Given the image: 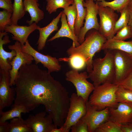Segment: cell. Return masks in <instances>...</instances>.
Instances as JSON below:
<instances>
[{
  "label": "cell",
  "instance_id": "28",
  "mask_svg": "<svg viewBox=\"0 0 132 132\" xmlns=\"http://www.w3.org/2000/svg\"><path fill=\"white\" fill-rule=\"evenodd\" d=\"M63 11L67 16L69 27L72 32L75 34L74 25L75 21L77 17V11L75 3L64 9Z\"/></svg>",
  "mask_w": 132,
  "mask_h": 132
},
{
  "label": "cell",
  "instance_id": "7",
  "mask_svg": "<svg viewBox=\"0 0 132 132\" xmlns=\"http://www.w3.org/2000/svg\"><path fill=\"white\" fill-rule=\"evenodd\" d=\"M111 50L115 69L113 83L117 85L132 72V56L121 51Z\"/></svg>",
  "mask_w": 132,
  "mask_h": 132
},
{
  "label": "cell",
  "instance_id": "19",
  "mask_svg": "<svg viewBox=\"0 0 132 132\" xmlns=\"http://www.w3.org/2000/svg\"><path fill=\"white\" fill-rule=\"evenodd\" d=\"M38 0H23V4L25 12H28L31 17L30 20L26 21L29 25L34 22L37 24L44 17L43 11L40 9Z\"/></svg>",
  "mask_w": 132,
  "mask_h": 132
},
{
  "label": "cell",
  "instance_id": "35",
  "mask_svg": "<svg viewBox=\"0 0 132 132\" xmlns=\"http://www.w3.org/2000/svg\"><path fill=\"white\" fill-rule=\"evenodd\" d=\"M70 130L72 132H88L87 125L82 117L71 127Z\"/></svg>",
  "mask_w": 132,
  "mask_h": 132
},
{
  "label": "cell",
  "instance_id": "20",
  "mask_svg": "<svg viewBox=\"0 0 132 132\" xmlns=\"http://www.w3.org/2000/svg\"><path fill=\"white\" fill-rule=\"evenodd\" d=\"M66 16L62 11L61 18V27L55 35L48 40L47 41H52L60 37H66L73 41L72 46L76 47L78 46L80 44L79 42L78 37L75 34L72 32L69 27Z\"/></svg>",
  "mask_w": 132,
  "mask_h": 132
},
{
  "label": "cell",
  "instance_id": "1",
  "mask_svg": "<svg viewBox=\"0 0 132 132\" xmlns=\"http://www.w3.org/2000/svg\"><path fill=\"white\" fill-rule=\"evenodd\" d=\"M50 73L36 64L22 65L15 80L16 96L12 106L21 105L30 111L43 105L55 127H60L67 115L70 98L66 88Z\"/></svg>",
  "mask_w": 132,
  "mask_h": 132
},
{
  "label": "cell",
  "instance_id": "38",
  "mask_svg": "<svg viewBox=\"0 0 132 132\" xmlns=\"http://www.w3.org/2000/svg\"><path fill=\"white\" fill-rule=\"evenodd\" d=\"M9 123L6 121L0 123V132H9Z\"/></svg>",
  "mask_w": 132,
  "mask_h": 132
},
{
  "label": "cell",
  "instance_id": "25",
  "mask_svg": "<svg viewBox=\"0 0 132 132\" xmlns=\"http://www.w3.org/2000/svg\"><path fill=\"white\" fill-rule=\"evenodd\" d=\"M9 132H33L32 129L24 123L22 117L11 120Z\"/></svg>",
  "mask_w": 132,
  "mask_h": 132
},
{
  "label": "cell",
  "instance_id": "32",
  "mask_svg": "<svg viewBox=\"0 0 132 132\" xmlns=\"http://www.w3.org/2000/svg\"><path fill=\"white\" fill-rule=\"evenodd\" d=\"M67 60L72 68L78 70L84 68L86 65L83 57L77 54H74L70 55Z\"/></svg>",
  "mask_w": 132,
  "mask_h": 132
},
{
  "label": "cell",
  "instance_id": "22",
  "mask_svg": "<svg viewBox=\"0 0 132 132\" xmlns=\"http://www.w3.org/2000/svg\"><path fill=\"white\" fill-rule=\"evenodd\" d=\"M75 3L77 11V16L74 25L75 34L78 37L81 28L83 27L84 21L86 14V8L83 6L85 0H73Z\"/></svg>",
  "mask_w": 132,
  "mask_h": 132
},
{
  "label": "cell",
  "instance_id": "3",
  "mask_svg": "<svg viewBox=\"0 0 132 132\" xmlns=\"http://www.w3.org/2000/svg\"><path fill=\"white\" fill-rule=\"evenodd\" d=\"M107 50L104 57L93 60L92 70L89 73L88 77L95 87L113 83L115 74L114 57L112 50Z\"/></svg>",
  "mask_w": 132,
  "mask_h": 132
},
{
  "label": "cell",
  "instance_id": "24",
  "mask_svg": "<svg viewBox=\"0 0 132 132\" xmlns=\"http://www.w3.org/2000/svg\"><path fill=\"white\" fill-rule=\"evenodd\" d=\"M13 7L11 25H17L18 21L24 16L26 12L23 0H14Z\"/></svg>",
  "mask_w": 132,
  "mask_h": 132
},
{
  "label": "cell",
  "instance_id": "40",
  "mask_svg": "<svg viewBox=\"0 0 132 132\" xmlns=\"http://www.w3.org/2000/svg\"><path fill=\"white\" fill-rule=\"evenodd\" d=\"M129 17L128 25L130 26L132 36L131 38L132 40V9L129 8Z\"/></svg>",
  "mask_w": 132,
  "mask_h": 132
},
{
  "label": "cell",
  "instance_id": "30",
  "mask_svg": "<svg viewBox=\"0 0 132 132\" xmlns=\"http://www.w3.org/2000/svg\"><path fill=\"white\" fill-rule=\"evenodd\" d=\"M121 125L109 120L96 129V132H122Z\"/></svg>",
  "mask_w": 132,
  "mask_h": 132
},
{
  "label": "cell",
  "instance_id": "39",
  "mask_svg": "<svg viewBox=\"0 0 132 132\" xmlns=\"http://www.w3.org/2000/svg\"><path fill=\"white\" fill-rule=\"evenodd\" d=\"M122 132H132V123L121 125Z\"/></svg>",
  "mask_w": 132,
  "mask_h": 132
},
{
  "label": "cell",
  "instance_id": "13",
  "mask_svg": "<svg viewBox=\"0 0 132 132\" xmlns=\"http://www.w3.org/2000/svg\"><path fill=\"white\" fill-rule=\"evenodd\" d=\"M46 112L41 111L35 115H30L24 120L25 123L33 132H51L55 127L51 117L45 116Z\"/></svg>",
  "mask_w": 132,
  "mask_h": 132
},
{
  "label": "cell",
  "instance_id": "17",
  "mask_svg": "<svg viewBox=\"0 0 132 132\" xmlns=\"http://www.w3.org/2000/svg\"><path fill=\"white\" fill-rule=\"evenodd\" d=\"M8 33L5 32L0 31V70L9 71L12 68L10 62L16 55V52L12 50L11 52L6 51L3 48V45L11 42L9 39Z\"/></svg>",
  "mask_w": 132,
  "mask_h": 132
},
{
  "label": "cell",
  "instance_id": "21",
  "mask_svg": "<svg viewBox=\"0 0 132 132\" xmlns=\"http://www.w3.org/2000/svg\"><path fill=\"white\" fill-rule=\"evenodd\" d=\"M102 50H119L132 56V40L126 41L113 38L107 39L104 44Z\"/></svg>",
  "mask_w": 132,
  "mask_h": 132
},
{
  "label": "cell",
  "instance_id": "31",
  "mask_svg": "<svg viewBox=\"0 0 132 132\" xmlns=\"http://www.w3.org/2000/svg\"><path fill=\"white\" fill-rule=\"evenodd\" d=\"M116 95L118 103H132V91L118 86Z\"/></svg>",
  "mask_w": 132,
  "mask_h": 132
},
{
  "label": "cell",
  "instance_id": "10",
  "mask_svg": "<svg viewBox=\"0 0 132 132\" xmlns=\"http://www.w3.org/2000/svg\"><path fill=\"white\" fill-rule=\"evenodd\" d=\"M21 46L20 43L16 41L14 44L8 46L9 49L14 50L16 52V56L10 62L12 67L11 69L9 71L10 76V87L15 85V80L21 67L23 64H32L33 61L34 60L32 55L22 51Z\"/></svg>",
  "mask_w": 132,
  "mask_h": 132
},
{
  "label": "cell",
  "instance_id": "2",
  "mask_svg": "<svg viewBox=\"0 0 132 132\" xmlns=\"http://www.w3.org/2000/svg\"><path fill=\"white\" fill-rule=\"evenodd\" d=\"M107 39L101 34L98 31L94 29L89 30L86 33L83 42L77 47L72 45L66 52L69 56L77 54L84 59L87 72L89 73L93 69L92 62L95 54L102 50L103 46Z\"/></svg>",
  "mask_w": 132,
  "mask_h": 132
},
{
  "label": "cell",
  "instance_id": "34",
  "mask_svg": "<svg viewBox=\"0 0 132 132\" xmlns=\"http://www.w3.org/2000/svg\"><path fill=\"white\" fill-rule=\"evenodd\" d=\"M113 38L120 41H125L131 38L132 33L130 28L128 24L119 30Z\"/></svg>",
  "mask_w": 132,
  "mask_h": 132
},
{
  "label": "cell",
  "instance_id": "12",
  "mask_svg": "<svg viewBox=\"0 0 132 132\" xmlns=\"http://www.w3.org/2000/svg\"><path fill=\"white\" fill-rule=\"evenodd\" d=\"M0 113L4 108L10 107L14 101L16 94L15 88L10 86V76L9 71L0 70Z\"/></svg>",
  "mask_w": 132,
  "mask_h": 132
},
{
  "label": "cell",
  "instance_id": "23",
  "mask_svg": "<svg viewBox=\"0 0 132 132\" xmlns=\"http://www.w3.org/2000/svg\"><path fill=\"white\" fill-rule=\"evenodd\" d=\"M29 111L25 107L21 105L12 106L10 110L4 112L2 111L0 113V123L5 122L15 118L22 117V113L25 114Z\"/></svg>",
  "mask_w": 132,
  "mask_h": 132
},
{
  "label": "cell",
  "instance_id": "42",
  "mask_svg": "<svg viewBox=\"0 0 132 132\" xmlns=\"http://www.w3.org/2000/svg\"><path fill=\"white\" fill-rule=\"evenodd\" d=\"M128 6L129 8L132 9V0H131L128 5Z\"/></svg>",
  "mask_w": 132,
  "mask_h": 132
},
{
  "label": "cell",
  "instance_id": "5",
  "mask_svg": "<svg viewBox=\"0 0 132 132\" xmlns=\"http://www.w3.org/2000/svg\"><path fill=\"white\" fill-rule=\"evenodd\" d=\"M65 75L66 80L72 83L75 86L77 95L82 97L86 102L88 101L95 86L87 80L88 78L87 72L79 73L78 70L73 69L67 72Z\"/></svg>",
  "mask_w": 132,
  "mask_h": 132
},
{
  "label": "cell",
  "instance_id": "15",
  "mask_svg": "<svg viewBox=\"0 0 132 132\" xmlns=\"http://www.w3.org/2000/svg\"><path fill=\"white\" fill-rule=\"evenodd\" d=\"M109 108V120L121 125L132 123V103L119 102L116 108Z\"/></svg>",
  "mask_w": 132,
  "mask_h": 132
},
{
  "label": "cell",
  "instance_id": "26",
  "mask_svg": "<svg viewBox=\"0 0 132 132\" xmlns=\"http://www.w3.org/2000/svg\"><path fill=\"white\" fill-rule=\"evenodd\" d=\"M46 10L50 14L56 12L57 9H65L74 2L73 0H46Z\"/></svg>",
  "mask_w": 132,
  "mask_h": 132
},
{
  "label": "cell",
  "instance_id": "37",
  "mask_svg": "<svg viewBox=\"0 0 132 132\" xmlns=\"http://www.w3.org/2000/svg\"><path fill=\"white\" fill-rule=\"evenodd\" d=\"M0 8L13 11V4L11 0H0Z\"/></svg>",
  "mask_w": 132,
  "mask_h": 132
},
{
  "label": "cell",
  "instance_id": "4",
  "mask_svg": "<svg viewBox=\"0 0 132 132\" xmlns=\"http://www.w3.org/2000/svg\"><path fill=\"white\" fill-rule=\"evenodd\" d=\"M118 87L113 83H105L95 87L88 103L99 110L107 107L116 108L118 104L116 95Z\"/></svg>",
  "mask_w": 132,
  "mask_h": 132
},
{
  "label": "cell",
  "instance_id": "27",
  "mask_svg": "<svg viewBox=\"0 0 132 132\" xmlns=\"http://www.w3.org/2000/svg\"><path fill=\"white\" fill-rule=\"evenodd\" d=\"M131 0H114L110 2L104 0L98 1L99 5L104 7H108L113 11L120 12L123 8L128 6Z\"/></svg>",
  "mask_w": 132,
  "mask_h": 132
},
{
  "label": "cell",
  "instance_id": "41",
  "mask_svg": "<svg viewBox=\"0 0 132 132\" xmlns=\"http://www.w3.org/2000/svg\"><path fill=\"white\" fill-rule=\"evenodd\" d=\"M51 132H67L66 129L62 126L59 128H55L53 129Z\"/></svg>",
  "mask_w": 132,
  "mask_h": 132
},
{
  "label": "cell",
  "instance_id": "43",
  "mask_svg": "<svg viewBox=\"0 0 132 132\" xmlns=\"http://www.w3.org/2000/svg\"><path fill=\"white\" fill-rule=\"evenodd\" d=\"M94 1H101L103 0H93Z\"/></svg>",
  "mask_w": 132,
  "mask_h": 132
},
{
  "label": "cell",
  "instance_id": "14",
  "mask_svg": "<svg viewBox=\"0 0 132 132\" xmlns=\"http://www.w3.org/2000/svg\"><path fill=\"white\" fill-rule=\"evenodd\" d=\"M87 112L82 117L87 124L88 132H93L101 124L109 120L110 112L108 107L98 110L86 102Z\"/></svg>",
  "mask_w": 132,
  "mask_h": 132
},
{
  "label": "cell",
  "instance_id": "36",
  "mask_svg": "<svg viewBox=\"0 0 132 132\" xmlns=\"http://www.w3.org/2000/svg\"><path fill=\"white\" fill-rule=\"evenodd\" d=\"M117 85L132 91V72Z\"/></svg>",
  "mask_w": 132,
  "mask_h": 132
},
{
  "label": "cell",
  "instance_id": "29",
  "mask_svg": "<svg viewBox=\"0 0 132 132\" xmlns=\"http://www.w3.org/2000/svg\"><path fill=\"white\" fill-rule=\"evenodd\" d=\"M120 13V17L116 22L114 27L115 35L120 29L128 24L129 17V9L128 6L123 8Z\"/></svg>",
  "mask_w": 132,
  "mask_h": 132
},
{
  "label": "cell",
  "instance_id": "16",
  "mask_svg": "<svg viewBox=\"0 0 132 132\" xmlns=\"http://www.w3.org/2000/svg\"><path fill=\"white\" fill-rule=\"evenodd\" d=\"M33 22L28 26L11 25L6 27L5 31L6 33L12 34L13 36L11 38L13 40L18 41L22 45L28 40L30 34L35 30H37L39 26Z\"/></svg>",
  "mask_w": 132,
  "mask_h": 132
},
{
  "label": "cell",
  "instance_id": "11",
  "mask_svg": "<svg viewBox=\"0 0 132 132\" xmlns=\"http://www.w3.org/2000/svg\"><path fill=\"white\" fill-rule=\"evenodd\" d=\"M21 49L22 51L30 55L33 57L35 64L41 63L44 67L47 68L49 72H57L61 69V66L58 59L56 57L48 55H45L38 52L32 47L28 40L24 45H21Z\"/></svg>",
  "mask_w": 132,
  "mask_h": 132
},
{
  "label": "cell",
  "instance_id": "18",
  "mask_svg": "<svg viewBox=\"0 0 132 132\" xmlns=\"http://www.w3.org/2000/svg\"><path fill=\"white\" fill-rule=\"evenodd\" d=\"M62 11L54 18L52 21L46 26L40 27L39 26L37 30L39 32V37L37 43L38 50L41 51L44 47L47 40L50 34L55 31H58V24L61 18Z\"/></svg>",
  "mask_w": 132,
  "mask_h": 132
},
{
  "label": "cell",
  "instance_id": "8",
  "mask_svg": "<svg viewBox=\"0 0 132 132\" xmlns=\"http://www.w3.org/2000/svg\"><path fill=\"white\" fill-rule=\"evenodd\" d=\"M83 4L84 7L86 8L87 12L84 25L78 37L80 44L84 41L86 35L89 30L94 29L98 31L99 27L97 18L99 8L98 1L95 3L93 0H85Z\"/></svg>",
  "mask_w": 132,
  "mask_h": 132
},
{
  "label": "cell",
  "instance_id": "9",
  "mask_svg": "<svg viewBox=\"0 0 132 132\" xmlns=\"http://www.w3.org/2000/svg\"><path fill=\"white\" fill-rule=\"evenodd\" d=\"M98 14L100 18L99 32L107 40L112 38L115 35L114 29L118 14L109 7L99 5Z\"/></svg>",
  "mask_w": 132,
  "mask_h": 132
},
{
  "label": "cell",
  "instance_id": "33",
  "mask_svg": "<svg viewBox=\"0 0 132 132\" xmlns=\"http://www.w3.org/2000/svg\"><path fill=\"white\" fill-rule=\"evenodd\" d=\"M12 11L4 9L0 11V31L4 32L5 28L11 25Z\"/></svg>",
  "mask_w": 132,
  "mask_h": 132
},
{
  "label": "cell",
  "instance_id": "6",
  "mask_svg": "<svg viewBox=\"0 0 132 132\" xmlns=\"http://www.w3.org/2000/svg\"><path fill=\"white\" fill-rule=\"evenodd\" d=\"M87 112L86 102L77 93H72L69 98V107L63 125L67 132L69 131L72 126L86 114Z\"/></svg>",
  "mask_w": 132,
  "mask_h": 132
}]
</instances>
